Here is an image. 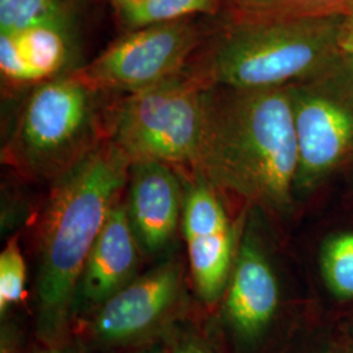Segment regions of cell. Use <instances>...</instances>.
I'll return each instance as SVG.
<instances>
[{
	"label": "cell",
	"mask_w": 353,
	"mask_h": 353,
	"mask_svg": "<svg viewBox=\"0 0 353 353\" xmlns=\"http://www.w3.org/2000/svg\"><path fill=\"white\" fill-rule=\"evenodd\" d=\"M341 48L343 54L353 63V3L350 4L345 13Z\"/></svg>",
	"instance_id": "ffe728a7"
},
{
	"label": "cell",
	"mask_w": 353,
	"mask_h": 353,
	"mask_svg": "<svg viewBox=\"0 0 353 353\" xmlns=\"http://www.w3.org/2000/svg\"><path fill=\"white\" fill-rule=\"evenodd\" d=\"M202 83L189 70L113 102L109 139L130 163L160 161L191 169L201 143Z\"/></svg>",
	"instance_id": "5b68a950"
},
{
	"label": "cell",
	"mask_w": 353,
	"mask_h": 353,
	"mask_svg": "<svg viewBox=\"0 0 353 353\" xmlns=\"http://www.w3.org/2000/svg\"><path fill=\"white\" fill-rule=\"evenodd\" d=\"M185 305V270L172 256L84 316L77 343L96 351L138 348L168 335Z\"/></svg>",
	"instance_id": "ba28073f"
},
{
	"label": "cell",
	"mask_w": 353,
	"mask_h": 353,
	"mask_svg": "<svg viewBox=\"0 0 353 353\" xmlns=\"http://www.w3.org/2000/svg\"><path fill=\"white\" fill-rule=\"evenodd\" d=\"M26 263L19 239L8 240L0 254V314L4 319L11 309L26 299Z\"/></svg>",
	"instance_id": "e0dca14e"
},
{
	"label": "cell",
	"mask_w": 353,
	"mask_h": 353,
	"mask_svg": "<svg viewBox=\"0 0 353 353\" xmlns=\"http://www.w3.org/2000/svg\"><path fill=\"white\" fill-rule=\"evenodd\" d=\"M221 300L225 325L243 343L258 341L278 314V276L263 246L252 233L241 240Z\"/></svg>",
	"instance_id": "7c38bea8"
},
{
	"label": "cell",
	"mask_w": 353,
	"mask_h": 353,
	"mask_svg": "<svg viewBox=\"0 0 353 353\" xmlns=\"http://www.w3.org/2000/svg\"><path fill=\"white\" fill-rule=\"evenodd\" d=\"M109 96L76 72L30 89L3 145V161L26 178L54 183L109 139Z\"/></svg>",
	"instance_id": "277c9868"
},
{
	"label": "cell",
	"mask_w": 353,
	"mask_h": 353,
	"mask_svg": "<svg viewBox=\"0 0 353 353\" xmlns=\"http://www.w3.org/2000/svg\"><path fill=\"white\" fill-rule=\"evenodd\" d=\"M299 148L297 186H310L353 156V63L343 54L288 85Z\"/></svg>",
	"instance_id": "52a82bcc"
},
{
	"label": "cell",
	"mask_w": 353,
	"mask_h": 353,
	"mask_svg": "<svg viewBox=\"0 0 353 353\" xmlns=\"http://www.w3.org/2000/svg\"><path fill=\"white\" fill-rule=\"evenodd\" d=\"M79 17V0H0V34Z\"/></svg>",
	"instance_id": "9a60e30c"
},
{
	"label": "cell",
	"mask_w": 353,
	"mask_h": 353,
	"mask_svg": "<svg viewBox=\"0 0 353 353\" xmlns=\"http://www.w3.org/2000/svg\"><path fill=\"white\" fill-rule=\"evenodd\" d=\"M185 182L181 228L186 241L191 284L205 305L219 303L236 259V232L217 189L192 173Z\"/></svg>",
	"instance_id": "9c48e42d"
},
{
	"label": "cell",
	"mask_w": 353,
	"mask_h": 353,
	"mask_svg": "<svg viewBox=\"0 0 353 353\" xmlns=\"http://www.w3.org/2000/svg\"><path fill=\"white\" fill-rule=\"evenodd\" d=\"M232 16H270L348 7L335 0H224Z\"/></svg>",
	"instance_id": "ac0fdd59"
},
{
	"label": "cell",
	"mask_w": 353,
	"mask_h": 353,
	"mask_svg": "<svg viewBox=\"0 0 353 353\" xmlns=\"http://www.w3.org/2000/svg\"><path fill=\"white\" fill-rule=\"evenodd\" d=\"M81 350L83 347L79 343L75 344L67 341L55 345H45L42 350L34 353H80Z\"/></svg>",
	"instance_id": "603a6c76"
},
{
	"label": "cell",
	"mask_w": 353,
	"mask_h": 353,
	"mask_svg": "<svg viewBox=\"0 0 353 353\" xmlns=\"http://www.w3.org/2000/svg\"><path fill=\"white\" fill-rule=\"evenodd\" d=\"M119 201L108 216L81 274L76 292L75 319L88 316L139 276L143 252L130 224L126 203Z\"/></svg>",
	"instance_id": "4fadbf2b"
},
{
	"label": "cell",
	"mask_w": 353,
	"mask_h": 353,
	"mask_svg": "<svg viewBox=\"0 0 353 353\" xmlns=\"http://www.w3.org/2000/svg\"><path fill=\"white\" fill-rule=\"evenodd\" d=\"M202 137L190 172L216 189L284 212L297 185L299 148L287 87H205Z\"/></svg>",
	"instance_id": "6da1fadb"
},
{
	"label": "cell",
	"mask_w": 353,
	"mask_h": 353,
	"mask_svg": "<svg viewBox=\"0 0 353 353\" xmlns=\"http://www.w3.org/2000/svg\"><path fill=\"white\" fill-rule=\"evenodd\" d=\"M348 7L270 16L228 14L188 70L204 87H288L316 75L341 55Z\"/></svg>",
	"instance_id": "3957f363"
},
{
	"label": "cell",
	"mask_w": 353,
	"mask_h": 353,
	"mask_svg": "<svg viewBox=\"0 0 353 353\" xmlns=\"http://www.w3.org/2000/svg\"><path fill=\"white\" fill-rule=\"evenodd\" d=\"M19 338L16 330L10 327V325H3L1 328V353H17Z\"/></svg>",
	"instance_id": "44dd1931"
},
{
	"label": "cell",
	"mask_w": 353,
	"mask_h": 353,
	"mask_svg": "<svg viewBox=\"0 0 353 353\" xmlns=\"http://www.w3.org/2000/svg\"><path fill=\"white\" fill-rule=\"evenodd\" d=\"M114 13L119 29L127 33L190 19H220L229 11L224 0H140Z\"/></svg>",
	"instance_id": "5bb4252c"
},
{
	"label": "cell",
	"mask_w": 353,
	"mask_h": 353,
	"mask_svg": "<svg viewBox=\"0 0 353 353\" xmlns=\"http://www.w3.org/2000/svg\"><path fill=\"white\" fill-rule=\"evenodd\" d=\"M223 19H190L122 33L76 74L109 94L151 88L188 70Z\"/></svg>",
	"instance_id": "8992f818"
},
{
	"label": "cell",
	"mask_w": 353,
	"mask_h": 353,
	"mask_svg": "<svg viewBox=\"0 0 353 353\" xmlns=\"http://www.w3.org/2000/svg\"><path fill=\"white\" fill-rule=\"evenodd\" d=\"M130 160L113 141L54 182L38 228L36 327L43 345L68 341L89 254L127 186Z\"/></svg>",
	"instance_id": "7a4b0ae2"
},
{
	"label": "cell",
	"mask_w": 353,
	"mask_h": 353,
	"mask_svg": "<svg viewBox=\"0 0 353 353\" xmlns=\"http://www.w3.org/2000/svg\"><path fill=\"white\" fill-rule=\"evenodd\" d=\"M170 353H212L208 341L194 330H185L170 335Z\"/></svg>",
	"instance_id": "d6986e66"
},
{
	"label": "cell",
	"mask_w": 353,
	"mask_h": 353,
	"mask_svg": "<svg viewBox=\"0 0 353 353\" xmlns=\"http://www.w3.org/2000/svg\"><path fill=\"white\" fill-rule=\"evenodd\" d=\"M170 350H172L170 335L168 334L157 341L138 347V350L132 353H170Z\"/></svg>",
	"instance_id": "7402d4cb"
},
{
	"label": "cell",
	"mask_w": 353,
	"mask_h": 353,
	"mask_svg": "<svg viewBox=\"0 0 353 353\" xmlns=\"http://www.w3.org/2000/svg\"><path fill=\"white\" fill-rule=\"evenodd\" d=\"M322 270L328 288L338 299H353V233H343L328 241L322 255Z\"/></svg>",
	"instance_id": "2e32d148"
},
{
	"label": "cell",
	"mask_w": 353,
	"mask_h": 353,
	"mask_svg": "<svg viewBox=\"0 0 353 353\" xmlns=\"http://www.w3.org/2000/svg\"><path fill=\"white\" fill-rule=\"evenodd\" d=\"M338 3H343V4H352L353 0H335Z\"/></svg>",
	"instance_id": "d4e9b609"
},
{
	"label": "cell",
	"mask_w": 353,
	"mask_h": 353,
	"mask_svg": "<svg viewBox=\"0 0 353 353\" xmlns=\"http://www.w3.org/2000/svg\"><path fill=\"white\" fill-rule=\"evenodd\" d=\"M140 0H110L112 6H113L114 11H118L121 8H125L127 6H131V4H135Z\"/></svg>",
	"instance_id": "cb8c5ba5"
},
{
	"label": "cell",
	"mask_w": 353,
	"mask_h": 353,
	"mask_svg": "<svg viewBox=\"0 0 353 353\" xmlns=\"http://www.w3.org/2000/svg\"><path fill=\"white\" fill-rule=\"evenodd\" d=\"M127 214L141 252L161 255L176 239L182 221L185 185L176 166L160 161L131 163Z\"/></svg>",
	"instance_id": "8fae6325"
},
{
	"label": "cell",
	"mask_w": 353,
	"mask_h": 353,
	"mask_svg": "<svg viewBox=\"0 0 353 353\" xmlns=\"http://www.w3.org/2000/svg\"><path fill=\"white\" fill-rule=\"evenodd\" d=\"M79 30V17H74L0 34L3 93L24 96L39 84L79 71L85 64Z\"/></svg>",
	"instance_id": "30bf717a"
}]
</instances>
